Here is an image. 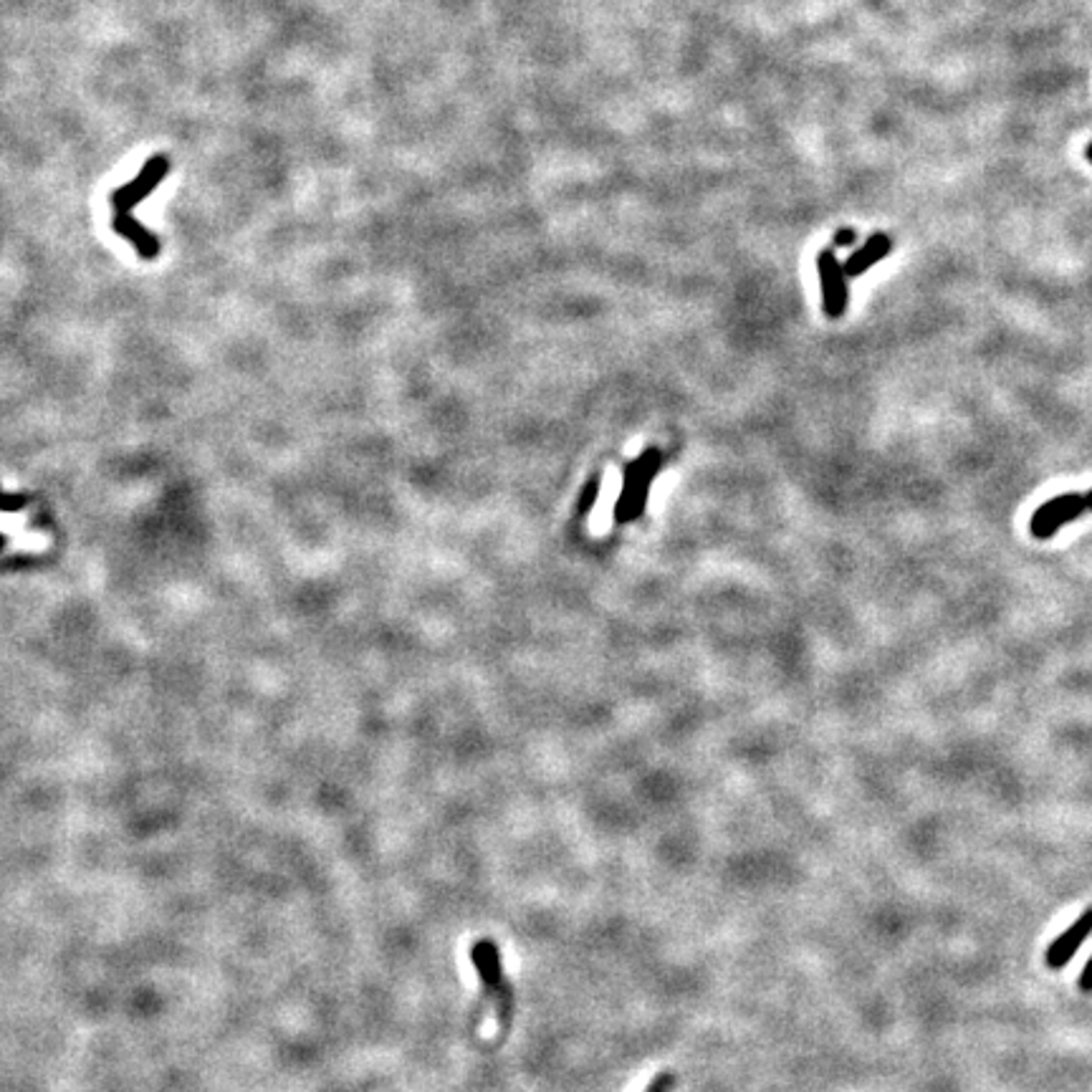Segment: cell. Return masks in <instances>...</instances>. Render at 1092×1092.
I'll return each mask as SVG.
<instances>
[{"label": "cell", "instance_id": "6da1fadb", "mask_svg": "<svg viewBox=\"0 0 1092 1092\" xmlns=\"http://www.w3.org/2000/svg\"><path fill=\"white\" fill-rule=\"evenodd\" d=\"M660 468H663V453L655 450V448L645 450L638 460H633L625 468L622 493L617 498V506H614V522L627 524L643 516V511L647 506V496H650L652 481L660 473Z\"/></svg>", "mask_w": 1092, "mask_h": 1092}, {"label": "cell", "instance_id": "7a4b0ae2", "mask_svg": "<svg viewBox=\"0 0 1092 1092\" xmlns=\"http://www.w3.org/2000/svg\"><path fill=\"white\" fill-rule=\"evenodd\" d=\"M471 961L478 971L481 987H484V996L496 1004L501 1030L509 1032L511 1017H514V992H511L509 979L503 976L498 946L493 944V941H488V938H486V941H478L471 951Z\"/></svg>", "mask_w": 1092, "mask_h": 1092}, {"label": "cell", "instance_id": "3957f363", "mask_svg": "<svg viewBox=\"0 0 1092 1092\" xmlns=\"http://www.w3.org/2000/svg\"><path fill=\"white\" fill-rule=\"evenodd\" d=\"M1085 511H1092V490L1087 493H1065V496L1049 498L1034 511L1030 522V531L1036 539H1049L1055 536L1065 524L1080 519Z\"/></svg>", "mask_w": 1092, "mask_h": 1092}, {"label": "cell", "instance_id": "277c9868", "mask_svg": "<svg viewBox=\"0 0 1092 1092\" xmlns=\"http://www.w3.org/2000/svg\"><path fill=\"white\" fill-rule=\"evenodd\" d=\"M170 170V160L165 155H157L152 157V160L144 165V170L139 175H136L135 180L130 182V185L119 187L117 193L112 195V211H114V223H119V220H130L132 211H135L136 205L142 203L144 198H147L152 190H155L157 185L162 182V177L168 175Z\"/></svg>", "mask_w": 1092, "mask_h": 1092}, {"label": "cell", "instance_id": "5b68a950", "mask_svg": "<svg viewBox=\"0 0 1092 1092\" xmlns=\"http://www.w3.org/2000/svg\"><path fill=\"white\" fill-rule=\"evenodd\" d=\"M817 271H819V286H822V306L825 314L830 319H839L847 311V301H850V286H847V273L844 266L838 261L835 251H822L817 258Z\"/></svg>", "mask_w": 1092, "mask_h": 1092}, {"label": "cell", "instance_id": "8992f818", "mask_svg": "<svg viewBox=\"0 0 1092 1092\" xmlns=\"http://www.w3.org/2000/svg\"><path fill=\"white\" fill-rule=\"evenodd\" d=\"M1090 933H1092V908H1087V911L1080 916V920L1070 925L1068 931L1062 933L1055 944L1049 946V949H1047V966L1049 968L1065 966V963H1068L1070 958H1072V956L1080 951V946L1085 944V938L1090 936Z\"/></svg>", "mask_w": 1092, "mask_h": 1092}, {"label": "cell", "instance_id": "52a82bcc", "mask_svg": "<svg viewBox=\"0 0 1092 1092\" xmlns=\"http://www.w3.org/2000/svg\"><path fill=\"white\" fill-rule=\"evenodd\" d=\"M890 251H893V238L885 236V233H876V236H870L868 241H865L863 246H860V249H857L855 254H852L850 258L842 263L844 273H847V279H857V276L868 273L870 268L876 266V263H880L882 258L890 254Z\"/></svg>", "mask_w": 1092, "mask_h": 1092}, {"label": "cell", "instance_id": "ba28073f", "mask_svg": "<svg viewBox=\"0 0 1092 1092\" xmlns=\"http://www.w3.org/2000/svg\"><path fill=\"white\" fill-rule=\"evenodd\" d=\"M673 1085H676V1074L665 1070V1072H660L658 1077L645 1087V1092H671Z\"/></svg>", "mask_w": 1092, "mask_h": 1092}, {"label": "cell", "instance_id": "9c48e42d", "mask_svg": "<svg viewBox=\"0 0 1092 1092\" xmlns=\"http://www.w3.org/2000/svg\"><path fill=\"white\" fill-rule=\"evenodd\" d=\"M597 493H600V481L595 478V481H590V484H587V488H584V496H582V501H579V514H582V516L590 514Z\"/></svg>", "mask_w": 1092, "mask_h": 1092}, {"label": "cell", "instance_id": "30bf717a", "mask_svg": "<svg viewBox=\"0 0 1092 1092\" xmlns=\"http://www.w3.org/2000/svg\"><path fill=\"white\" fill-rule=\"evenodd\" d=\"M855 238H857L855 230L842 228V230H838V236H835V241H832V243H835V249H850L852 243H855Z\"/></svg>", "mask_w": 1092, "mask_h": 1092}, {"label": "cell", "instance_id": "8fae6325", "mask_svg": "<svg viewBox=\"0 0 1092 1092\" xmlns=\"http://www.w3.org/2000/svg\"><path fill=\"white\" fill-rule=\"evenodd\" d=\"M1080 989H1082V992H1085V994H1090V992H1092V958H1090V961H1087L1085 971H1082V976H1080Z\"/></svg>", "mask_w": 1092, "mask_h": 1092}, {"label": "cell", "instance_id": "7c38bea8", "mask_svg": "<svg viewBox=\"0 0 1092 1092\" xmlns=\"http://www.w3.org/2000/svg\"><path fill=\"white\" fill-rule=\"evenodd\" d=\"M1085 157H1087V162H1092V142L1085 147Z\"/></svg>", "mask_w": 1092, "mask_h": 1092}]
</instances>
